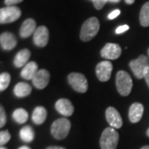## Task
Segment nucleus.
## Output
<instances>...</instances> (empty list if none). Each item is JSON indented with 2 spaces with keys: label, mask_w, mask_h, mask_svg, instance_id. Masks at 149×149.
Wrapping results in <instances>:
<instances>
[{
  "label": "nucleus",
  "mask_w": 149,
  "mask_h": 149,
  "mask_svg": "<svg viewBox=\"0 0 149 149\" xmlns=\"http://www.w3.org/2000/svg\"><path fill=\"white\" fill-rule=\"evenodd\" d=\"M11 139V135L9 132L8 130L5 131H2L0 133V144L1 146H3L4 144H6Z\"/></svg>",
  "instance_id": "25"
},
{
  "label": "nucleus",
  "mask_w": 149,
  "mask_h": 149,
  "mask_svg": "<svg viewBox=\"0 0 149 149\" xmlns=\"http://www.w3.org/2000/svg\"><path fill=\"white\" fill-rule=\"evenodd\" d=\"M147 135H148V136L149 137V128H148V129L147 130Z\"/></svg>",
  "instance_id": "37"
},
{
  "label": "nucleus",
  "mask_w": 149,
  "mask_h": 149,
  "mask_svg": "<svg viewBox=\"0 0 149 149\" xmlns=\"http://www.w3.org/2000/svg\"><path fill=\"white\" fill-rule=\"evenodd\" d=\"M47 117V111L42 106H37L34 109L32 112V119L34 123L37 125H41L46 121Z\"/></svg>",
  "instance_id": "19"
},
{
  "label": "nucleus",
  "mask_w": 149,
  "mask_h": 149,
  "mask_svg": "<svg viewBox=\"0 0 149 149\" xmlns=\"http://www.w3.org/2000/svg\"><path fill=\"white\" fill-rule=\"evenodd\" d=\"M148 58H149V48H148Z\"/></svg>",
  "instance_id": "39"
},
{
  "label": "nucleus",
  "mask_w": 149,
  "mask_h": 149,
  "mask_svg": "<svg viewBox=\"0 0 149 149\" xmlns=\"http://www.w3.org/2000/svg\"><path fill=\"white\" fill-rule=\"evenodd\" d=\"M119 14H120V10L116 9V10H113V12H111V13L109 14L108 17H109V19L112 20V19H114L115 17H117L119 15Z\"/></svg>",
  "instance_id": "30"
},
{
  "label": "nucleus",
  "mask_w": 149,
  "mask_h": 149,
  "mask_svg": "<svg viewBox=\"0 0 149 149\" xmlns=\"http://www.w3.org/2000/svg\"><path fill=\"white\" fill-rule=\"evenodd\" d=\"M91 1L93 2V4L97 10L102 9L103 7L106 4L107 2H109V0H91Z\"/></svg>",
  "instance_id": "27"
},
{
  "label": "nucleus",
  "mask_w": 149,
  "mask_h": 149,
  "mask_svg": "<svg viewBox=\"0 0 149 149\" xmlns=\"http://www.w3.org/2000/svg\"><path fill=\"white\" fill-rule=\"evenodd\" d=\"M6 121H7V116L3 107H0V128H3L5 125Z\"/></svg>",
  "instance_id": "26"
},
{
  "label": "nucleus",
  "mask_w": 149,
  "mask_h": 149,
  "mask_svg": "<svg viewBox=\"0 0 149 149\" xmlns=\"http://www.w3.org/2000/svg\"><path fill=\"white\" fill-rule=\"evenodd\" d=\"M149 66V62L148 57L145 55L139 56V58L132 60L129 62V67L132 70L133 74L136 78L141 80L144 77L145 70Z\"/></svg>",
  "instance_id": "5"
},
{
  "label": "nucleus",
  "mask_w": 149,
  "mask_h": 149,
  "mask_svg": "<svg viewBox=\"0 0 149 149\" xmlns=\"http://www.w3.org/2000/svg\"><path fill=\"white\" fill-rule=\"evenodd\" d=\"M32 93V87L26 82H19L14 87V94L18 98L28 96Z\"/></svg>",
  "instance_id": "20"
},
{
  "label": "nucleus",
  "mask_w": 149,
  "mask_h": 149,
  "mask_svg": "<svg viewBox=\"0 0 149 149\" xmlns=\"http://www.w3.org/2000/svg\"><path fill=\"white\" fill-rule=\"evenodd\" d=\"M55 106H56V111L58 112L60 114L65 116V117L71 116L74 113V106H73L72 103L67 99L58 100L56 103Z\"/></svg>",
  "instance_id": "13"
},
{
  "label": "nucleus",
  "mask_w": 149,
  "mask_h": 149,
  "mask_svg": "<svg viewBox=\"0 0 149 149\" xmlns=\"http://www.w3.org/2000/svg\"><path fill=\"white\" fill-rule=\"evenodd\" d=\"M140 24L144 27L149 26V1L145 3L142 7L139 14Z\"/></svg>",
  "instance_id": "21"
},
{
  "label": "nucleus",
  "mask_w": 149,
  "mask_h": 149,
  "mask_svg": "<svg viewBox=\"0 0 149 149\" xmlns=\"http://www.w3.org/2000/svg\"><path fill=\"white\" fill-rule=\"evenodd\" d=\"M71 127L69 119L61 118L55 120L51 126V133L56 139H64L67 137Z\"/></svg>",
  "instance_id": "4"
},
{
  "label": "nucleus",
  "mask_w": 149,
  "mask_h": 149,
  "mask_svg": "<svg viewBox=\"0 0 149 149\" xmlns=\"http://www.w3.org/2000/svg\"><path fill=\"white\" fill-rule=\"evenodd\" d=\"M22 15L21 9L16 6H7L0 9V23L6 24L17 21Z\"/></svg>",
  "instance_id": "6"
},
{
  "label": "nucleus",
  "mask_w": 149,
  "mask_h": 149,
  "mask_svg": "<svg viewBox=\"0 0 149 149\" xmlns=\"http://www.w3.org/2000/svg\"><path fill=\"white\" fill-rule=\"evenodd\" d=\"M13 118L19 124L25 123L28 119V113L24 109H17L13 113Z\"/></svg>",
  "instance_id": "22"
},
{
  "label": "nucleus",
  "mask_w": 149,
  "mask_h": 149,
  "mask_svg": "<svg viewBox=\"0 0 149 149\" xmlns=\"http://www.w3.org/2000/svg\"><path fill=\"white\" fill-rule=\"evenodd\" d=\"M128 29H129V27L128 25H123V26H119L118 27L115 32H116V34H121V33H123L124 32L128 31Z\"/></svg>",
  "instance_id": "28"
},
{
  "label": "nucleus",
  "mask_w": 149,
  "mask_h": 149,
  "mask_svg": "<svg viewBox=\"0 0 149 149\" xmlns=\"http://www.w3.org/2000/svg\"><path fill=\"white\" fill-rule=\"evenodd\" d=\"M144 107L140 103H133L128 110V118L130 122L133 123H139L143 118Z\"/></svg>",
  "instance_id": "15"
},
{
  "label": "nucleus",
  "mask_w": 149,
  "mask_h": 149,
  "mask_svg": "<svg viewBox=\"0 0 149 149\" xmlns=\"http://www.w3.org/2000/svg\"><path fill=\"white\" fill-rule=\"evenodd\" d=\"M100 22L95 17L88 18L83 23L80 29V37L83 42H90L100 31Z\"/></svg>",
  "instance_id": "1"
},
{
  "label": "nucleus",
  "mask_w": 149,
  "mask_h": 149,
  "mask_svg": "<svg viewBox=\"0 0 149 149\" xmlns=\"http://www.w3.org/2000/svg\"><path fill=\"white\" fill-rule=\"evenodd\" d=\"M31 57V52L28 49H22L16 54L13 63L17 68L24 67L28 63V61Z\"/></svg>",
  "instance_id": "17"
},
{
  "label": "nucleus",
  "mask_w": 149,
  "mask_h": 149,
  "mask_svg": "<svg viewBox=\"0 0 149 149\" xmlns=\"http://www.w3.org/2000/svg\"><path fill=\"white\" fill-rule=\"evenodd\" d=\"M50 81V73L47 70H39L37 73L35 74L34 78L32 80V85L37 89L42 90L45 89L49 84Z\"/></svg>",
  "instance_id": "12"
},
{
  "label": "nucleus",
  "mask_w": 149,
  "mask_h": 149,
  "mask_svg": "<svg viewBox=\"0 0 149 149\" xmlns=\"http://www.w3.org/2000/svg\"><path fill=\"white\" fill-rule=\"evenodd\" d=\"M121 0H109V2L110 3H119Z\"/></svg>",
  "instance_id": "35"
},
{
  "label": "nucleus",
  "mask_w": 149,
  "mask_h": 149,
  "mask_svg": "<svg viewBox=\"0 0 149 149\" xmlns=\"http://www.w3.org/2000/svg\"><path fill=\"white\" fill-rule=\"evenodd\" d=\"M18 149H31L29 147H27V146H22L20 147Z\"/></svg>",
  "instance_id": "34"
},
{
  "label": "nucleus",
  "mask_w": 149,
  "mask_h": 149,
  "mask_svg": "<svg viewBox=\"0 0 149 149\" xmlns=\"http://www.w3.org/2000/svg\"><path fill=\"white\" fill-rule=\"evenodd\" d=\"M144 79L146 80V83H147V85L149 87V66L147 68V69L145 70V72H144Z\"/></svg>",
  "instance_id": "31"
},
{
  "label": "nucleus",
  "mask_w": 149,
  "mask_h": 149,
  "mask_svg": "<svg viewBox=\"0 0 149 149\" xmlns=\"http://www.w3.org/2000/svg\"><path fill=\"white\" fill-rule=\"evenodd\" d=\"M112 70H113V65L109 61H104L96 65L95 72L97 78L102 82H106L109 80L111 77Z\"/></svg>",
  "instance_id": "8"
},
{
  "label": "nucleus",
  "mask_w": 149,
  "mask_h": 149,
  "mask_svg": "<svg viewBox=\"0 0 149 149\" xmlns=\"http://www.w3.org/2000/svg\"><path fill=\"white\" fill-rule=\"evenodd\" d=\"M11 81V75L8 72H3L0 74V91H3L8 87Z\"/></svg>",
  "instance_id": "24"
},
{
  "label": "nucleus",
  "mask_w": 149,
  "mask_h": 149,
  "mask_svg": "<svg viewBox=\"0 0 149 149\" xmlns=\"http://www.w3.org/2000/svg\"><path fill=\"white\" fill-rule=\"evenodd\" d=\"M38 71V65L35 61L28 62L22 70L21 76L27 80H32Z\"/></svg>",
  "instance_id": "18"
},
{
  "label": "nucleus",
  "mask_w": 149,
  "mask_h": 149,
  "mask_svg": "<svg viewBox=\"0 0 149 149\" xmlns=\"http://www.w3.org/2000/svg\"><path fill=\"white\" fill-rule=\"evenodd\" d=\"M46 149H66L65 148H62V147H59V146H50L48 147Z\"/></svg>",
  "instance_id": "32"
},
{
  "label": "nucleus",
  "mask_w": 149,
  "mask_h": 149,
  "mask_svg": "<svg viewBox=\"0 0 149 149\" xmlns=\"http://www.w3.org/2000/svg\"><path fill=\"white\" fill-rule=\"evenodd\" d=\"M116 87L118 92L122 96H128L133 89V80L127 71L119 70L116 74Z\"/></svg>",
  "instance_id": "2"
},
{
  "label": "nucleus",
  "mask_w": 149,
  "mask_h": 149,
  "mask_svg": "<svg viewBox=\"0 0 149 149\" xmlns=\"http://www.w3.org/2000/svg\"><path fill=\"white\" fill-rule=\"evenodd\" d=\"M49 41V30L45 26L37 27L33 34V42L38 47H45Z\"/></svg>",
  "instance_id": "10"
},
{
  "label": "nucleus",
  "mask_w": 149,
  "mask_h": 149,
  "mask_svg": "<svg viewBox=\"0 0 149 149\" xmlns=\"http://www.w3.org/2000/svg\"><path fill=\"white\" fill-rule=\"evenodd\" d=\"M0 149H8V148H4V147H1Z\"/></svg>",
  "instance_id": "38"
},
{
  "label": "nucleus",
  "mask_w": 149,
  "mask_h": 149,
  "mask_svg": "<svg viewBox=\"0 0 149 149\" xmlns=\"http://www.w3.org/2000/svg\"><path fill=\"white\" fill-rule=\"evenodd\" d=\"M134 2H135V0H125V3L127 4H133Z\"/></svg>",
  "instance_id": "33"
},
{
  "label": "nucleus",
  "mask_w": 149,
  "mask_h": 149,
  "mask_svg": "<svg viewBox=\"0 0 149 149\" xmlns=\"http://www.w3.org/2000/svg\"><path fill=\"white\" fill-rule=\"evenodd\" d=\"M119 139L118 133L116 129L112 127L106 128L100 137V148L101 149H116Z\"/></svg>",
  "instance_id": "3"
},
{
  "label": "nucleus",
  "mask_w": 149,
  "mask_h": 149,
  "mask_svg": "<svg viewBox=\"0 0 149 149\" xmlns=\"http://www.w3.org/2000/svg\"><path fill=\"white\" fill-rule=\"evenodd\" d=\"M101 56L107 60H116L122 54V49L117 43H107L102 48Z\"/></svg>",
  "instance_id": "9"
},
{
  "label": "nucleus",
  "mask_w": 149,
  "mask_h": 149,
  "mask_svg": "<svg viewBox=\"0 0 149 149\" xmlns=\"http://www.w3.org/2000/svg\"><path fill=\"white\" fill-rule=\"evenodd\" d=\"M0 44L1 47L5 51H10L16 47L17 41L15 35L12 32H3L0 35Z\"/></svg>",
  "instance_id": "14"
},
{
  "label": "nucleus",
  "mask_w": 149,
  "mask_h": 149,
  "mask_svg": "<svg viewBox=\"0 0 149 149\" xmlns=\"http://www.w3.org/2000/svg\"><path fill=\"white\" fill-rule=\"evenodd\" d=\"M140 149H149V146H144V147L141 148Z\"/></svg>",
  "instance_id": "36"
},
{
  "label": "nucleus",
  "mask_w": 149,
  "mask_h": 149,
  "mask_svg": "<svg viewBox=\"0 0 149 149\" xmlns=\"http://www.w3.org/2000/svg\"><path fill=\"white\" fill-rule=\"evenodd\" d=\"M68 82L70 86L78 93H85L88 90V81L85 75L72 72L68 74Z\"/></svg>",
  "instance_id": "7"
},
{
  "label": "nucleus",
  "mask_w": 149,
  "mask_h": 149,
  "mask_svg": "<svg viewBox=\"0 0 149 149\" xmlns=\"http://www.w3.org/2000/svg\"><path fill=\"white\" fill-rule=\"evenodd\" d=\"M107 122L113 128H120L123 126V119L120 113L113 107H109L105 111Z\"/></svg>",
  "instance_id": "11"
},
{
  "label": "nucleus",
  "mask_w": 149,
  "mask_h": 149,
  "mask_svg": "<svg viewBox=\"0 0 149 149\" xmlns=\"http://www.w3.org/2000/svg\"><path fill=\"white\" fill-rule=\"evenodd\" d=\"M35 137L34 131L30 126H25L20 131V138L22 141L26 143H31L33 141Z\"/></svg>",
  "instance_id": "23"
},
{
  "label": "nucleus",
  "mask_w": 149,
  "mask_h": 149,
  "mask_svg": "<svg viewBox=\"0 0 149 149\" xmlns=\"http://www.w3.org/2000/svg\"><path fill=\"white\" fill-rule=\"evenodd\" d=\"M36 29H37V24L35 20L32 18H27L22 24L19 31L20 37L22 38H27L32 34H34Z\"/></svg>",
  "instance_id": "16"
},
{
  "label": "nucleus",
  "mask_w": 149,
  "mask_h": 149,
  "mask_svg": "<svg viewBox=\"0 0 149 149\" xmlns=\"http://www.w3.org/2000/svg\"><path fill=\"white\" fill-rule=\"evenodd\" d=\"M23 0H5L4 1V3L7 6H15L17 3H22Z\"/></svg>",
  "instance_id": "29"
}]
</instances>
